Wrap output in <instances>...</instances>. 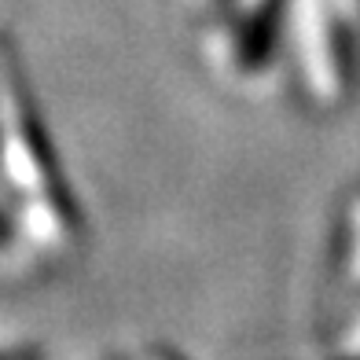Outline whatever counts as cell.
Here are the masks:
<instances>
[{
    "label": "cell",
    "instance_id": "1",
    "mask_svg": "<svg viewBox=\"0 0 360 360\" xmlns=\"http://www.w3.org/2000/svg\"><path fill=\"white\" fill-rule=\"evenodd\" d=\"M0 166L22 195V221L34 243L56 254L70 250L81 239V214L8 41H0Z\"/></svg>",
    "mask_w": 360,
    "mask_h": 360
},
{
    "label": "cell",
    "instance_id": "2",
    "mask_svg": "<svg viewBox=\"0 0 360 360\" xmlns=\"http://www.w3.org/2000/svg\"><path fill=\"white\" fill-rule=\"evenodd\" d=\"M298 41L302 70L320 103H338L353 89V52L331 0H302L298 4Z\"/></svg>",
    "mask_w": 360,
    "mask_h": 360
},
{
    "label": "cell",
    "instance_id": "3",
    "mask_svg": "<svg viewBox=\"0 0 360 360\" xmlns=\"http://www.w3.org/2000/svg\"><path fill=\"white\" fill-rule=\"evenodd\" d=\"M276 30H280V0H247V8L228 19L224 34L214 41L221 67L236 77H254L265 70L276 48Z\"/></svg>",
    "mask_w": 360,
    "mask_h": 360
},
{
    "label": "cell",
    "instance_id": "4",
    "mask_svg": "<svg viewBox=\"0 0 360 360\" xmlns=\"http://www.w3.org/2000/svg\"><path fill=\"white\" fill-rule=\"evenodd\" d=\"M15 250V232H11V221L0 214V257H8Z\"/></svg>",
    "mask_w": 360,
    "mask_h": 360
},
{
    "label": "cell",
    "instance_id": "5",
    "mask_svg": "<svg viewBox=\"0 0 360 360\" xmlns=\"http://www.w3.org/2000/svg\"><path fill=\"white\" fill-rule=\"evenodd\" d=\"M353 250H356V269H360V199L353 202ZM356 346H360V331H356Z\"/></svg>",
    "mask_w": 360,
    "mask_h": 360
},
{
    "label": "cell",
    "instance_id": "6",
    "mask_svg": "<svg viewBox=\"0 0 360 360\" xmlns=\"http://www.w3.org/2000/svg\"><path fill=\"white\" fill-rule=\"evenodd\" d=\"M0 360H37L34 353H0Z\"/></svg>",
    "mask_w": 360,
    "mask_h": 360
},
{
    "label": "cell",
    "instance_id": "7",
    "mask_svg": "<svg viewBox=\"0 0 360 360\" xmlns=\"http://www.w3.org/2000/svg\"><path fill=\"white\" fill-rule=\"evenodd\" d=\"M346 8H349L353 15H360V0H346Z\"/></svg>",
    "mask_w": 360,
    "mask_h": 360
}]
</instances>
